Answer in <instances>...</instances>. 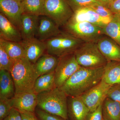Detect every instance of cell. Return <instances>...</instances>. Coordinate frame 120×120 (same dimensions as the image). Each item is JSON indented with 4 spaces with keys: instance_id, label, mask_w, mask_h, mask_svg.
Instances as JSON below:
<instances>
[{
    "instance_id": "cell-19",
    "label": "cell",
    "mask_w": 120,
    "mask_h": 120,
    "mask_svg": "<svg viewBox=\"0 0 120 120\" xmlns=\"http://www.w3.org/2000/svg\"><path fill=\"white\" fill-rule=\"evenodd\" d=\"M59 60V57L48 53L42 55L34 64L38 77L54 71Z\"/></svg>"
},
{
    "instance_id": "cell-22",
    "label": "cell",
    "mask_w": 120,
    "mask_h": 120,
    "mask_svg": "<svg viewBox=\"0 0 120 120\" xmlns=\"http://www.w3.org/2000/svg\"><path fill=\"white\" fill-rule=\"evenodd\" d=\"M0 45L4 48L14 63L25 58V50L21 42L11 41L0 38Z\"/></svg>"
},
{
    "instance_id": "cell-18",
    "label": "cell",
    "mask_w": 120,
    "mask_h": 120,
    "mask_svg": "<svg viewBox=\"0 0 120 120\" xmlns=\"http://www.w3.org/2000/svg\"><path fill=\"white\" fill-rule=\"evenodd\" d=\"M39 16L23 13L21 16L20 32L22 40L35 38Z\"/></svg>"
},
{
    "instance_id": "cell-25",
    "label": "cell",
    "mask_w": 120,
    "mask_h": 120,
    "mask_svg": "<svg viewBox=\"0 0 120 120\" xmlns=\"http://www.w3.org/2000/svg\"><path fill=\"white\" fill-rule=\"evenodd\" d=\"M103 31L105 35L120 46V15H114L110 22L103 28Z\"/></svg>"
},
{
    "instance_id": "cell-27",
    "label": "cell",
    "mask_w": 120,
    "mask_h": 120,
    "mask_svg": "<svg viewBox=\"0 0 120 120\" xmlns=\"http://www.w3.org/2000/svg\"><path fill=\"white\" fill-rule=\"evenodd\" d=\"M73 12L79 9L90 7L95 4H103L98 0H67Z\"/></svg>"
},
{
    "instance_id": "cell-29",
    "label": "cell",
    "mask_w": 120,
    "mask_h": 120,
    "mask_svg": "<svg viewBox=\"0 0 120 120\" xmlns=\"http://www.w3.org/2000/svg\"><path fill=\"white\" fill-rule=\"evenodd\" d=\"M12 108L11 98H0V120L8 116Z\"/></svg>"
},
{
    "instance_id": "cell-33",
    "label": "cell",
    "mask_w": 120,
    "mask_h": 120,
    "mask_svg": "<svg viewBox=\"0 0 120 120\" xmlns=\"http://www.w3.org/2000/svg\"><path fill=\"white\" fill-rule=\"evenodd\" d=\"M102 103L97 108V109H95L94 111L89 112L88 115L87 116L86 120H103Z\"/></svg>"
},
{
    "instance_id": "cell-24",
    "label": "cell",
    "mask_w": 120,
    "mask_h": 120,
    "mask_svg": "<svg viewBox=\"0 0 120 120\" xmlns=\"http://www.w3.org/2000/svg\"><path fill=\"white\" fill-rule=\"evenodd\" d=\"M56 87L54 71L39 76L35 82L33 90L38 94Z\"/></svg>"
},
{
    "instance_id": "cell-38",
    "label": "cell",
    "mask_w": 120,
    "mask_h": 120,
    "mask_svg": "<svg viewBox=\"0 0 120 120\" xmlns=\"http://www.w3.org/2000/svg\"><path fill=\"white\" fill-rule=\"evenodd\" d=\"M15 0L17 1L21 2L23 0Z\"/></svg>"
},
{
    "instance_id": "cell-30",
    "label": "cell",
    "mask_w": 120,
    "mask_h": 120,
    "mask_svg": "<svg viewBox=\"0 0 120 120\" xmlns=\"http://www.w3.org/2000/svg\"><path fill=\"white\" fill-rule=\"evenodd\" d=\"M90 7L94 10L100 16L103 18H112L114 15L110 9L104 5L95 4Z\"/></svg>"
},
{
    "instance_id": "cell-37",
    "label": "cell",
    "mask_w": 120,
    "mask_h": 120,
    "mask_svg": "<svg viewBox=\"0 0 120 120\" xmlns=\"http://www.w3.org/2000/svg\"><path fill=\"white\" fill-rule=\"evenodd\" d=\"M105 6L108 7L109 5L114 0H98Z\"/></svg>"
},
{
    "instance_id": "cell-39",
    "label": "cell",
    "mask_w": 120,
    "mask_h": 120,
    "mask_svg": "<svg viewBox=\"0 0 120 120\" xmlns=\"http://www.w3.org/2000/svg\"><path fill=\"white\" fill-rule=\"evenodd\" d=\"M105 120V119H103V120Z\"/></svg>"
},
{
    "instance_id": "cell-21",
    "label": "cell",
    "mask_w": 120,
    "mask_h": 120,
    "mask_svg": "<svg viewBox=\"0 0 120 120\" xmlns=\"http://www.w3.org/2000/svg\"><path fill=\"white\" fill-rule=\"evenodd\" d=\"M15 94V84L11 73L0 70V98L11 99Z\"/></svg>"
},
{
    "instance_id": "cell-13",
    "label": "cell",
    "mask_w": 120,
    "mask_h": 120,
    "mask_svg": "<svg viewBox=\"0 0 120 120\" xmlns=\"http://www.w3.org/2000/svg\"><path fill=\"white\" fill-rule=\"evenodd\" d=\"M21 43L25 50V58L34 64L46 50L45 41H40L36 38L22 40Z\"/></svg>"
},
{
    "instance_id": "cell-9",
    "label": "cell",
    "mask_w": 120,
    "mask_h": 120,
    "mask_svg": "<svg viewBox=\"0 0 120 120\" xmlns=\"http://www.w3.org/2000/svg\"><path fill=\"white\" fill-rule=\"evenodd\" d=\"M111 86L101 80L96 86L80 96L90 112L94 111L103 103Z\"/></svg>"
},
{
    "instance_id": "cell-4",
    "label": "cell",
    "mask_w": 120,
    "mask_h": 120,
    "mask_svg": "<svg viewBox=\"0 0 120 120\" xmlns=\"http://www.w3.org/2000/svg\"><path fill=\"white\" fill-rule=\"evenodd\" d=\"M47 53L60 57L74 53L84 42L67 32H61L58 35L45 41Z\"/></svg>"
},
{
    "instance_id": "cell-10",
    "label": "cell",
    "mask_w": 120,
    "mask_h": 120,
    "mask_svg": "<svg viewBox=\"0 0 120 120\" xmlns=\"http://www.w3.org/2000/svg\"><path fill=\"white\" fill-rule=\"evenodd\" d=\"M0 13L20 31L21 16L23 13L21 3L15 0H0Z\"/></svg>"
},
{
    "instance_id": "cell-11",
    "label": "cell",
    "mask_w": 120,
    "mask_h": 120,
    "mask_svg": "<svg viewBox=\"0 0 120 120\" xmlns=\"http://www.w3.org/2000/svg\"><path fill=\"white\" fill-rule=\"evenodd\" d=\"M112 19L101 17L92 8L88 7L79 9L75 11L68 22H87L103 28Z\"/></svg>"
},
{
    "instance_id": "cell-12",
    "label": "cell",
    "mask_w": 120,
    "mask_h": 120,
    "mask_svg": "<svg viewBox=\"0 0 120 120\" xmlns=\"http://www.w3.org/2000/svg\"><path fill=\"white\" fill-rule=\"evenodd\" d=\"M11 101L13 108L20 112L34 113L37 107V94L34 91L15 94Z\"/></svg>"
},
{
    "instance_id": "cell-34",
    "label": "cell",
    "mask_w": 120,
    "mask_h": 120,
    "mask_svg": "<svg viewBox=\"0 0 120 120\" xmlns=\"http://www.w3.org/2000/svg\"><path fill=\"white\" fill-rule=\"evenodd\" d=\"M3 120H22V118L20 112L12 108L8 116Z\"/></svg>"
},
{
    "instance_id": "cell-1",
    "label": "cell",
    "mask_w": 120,
    "mask_h": 120,
    "mask_svg": "<svg viewBox=\"0 0 120 120\" xmlns=\"http://www.w3.org/2000/svg\"><path fill=\"white\" fill-rule=\"evenodd\" d=\"M104 67L80 68L61 87L68 97L80 96L101 81Z\"/></svg>"
},
{
    "instance_id": "cell-5",
    "label": "cell",
    "mask_w": 120,
    "mask_h": 120,
    "mask_svg": "<svg viewBox=\"0 0 120 120\" xmlns=\"http://www.w3.org/2000/svg\"><path fill=\"white\" fill-rule=\"evenodd\" d=\"M74 54L78 64L83 68H101L105 67L107 62L95 42H83Z\"/></svg>"
},
{
    "instance_id": "cell-15",
    "label": "cell",
    "mask_w": 120,
    "mask_h": 120,
    "mask_svg": "<svg viewBox=\"0 0 120 120\" xmlns=\"http://www.w3.org/2000/svg\"><path fill=\"white\" fill-rule=\"evenodd\" d=\"M35 36L40 41H45L58 35L61 31L55 22L46 16H41Z\"/></svg>"
},
{
    "instance_id": "cell-23",
    "label": "cell",
    "mask_w": 120,
    "mask_h": 120,
    "mask_svg": "<svg viewBox=\"0 0 120 120\" xmlns=\"http://www.w3.org/2000/svg\"><path fill=\"white\" fill-rule=\"evenodd\" d=\"M103 118L105 120H120V103L106 98L102 105Z\"/></svg>"
},
{
    "instance_id": "cell-36",
    "label": "cell",
    "mask_w": 120,
    "mask_h": 120,
    "mask_svg": "<svg viewBox=\"0 0 120 120\" xmlns=\"http://www.w3.org/2000/svg\"><path fill=\"white\" fill-rule=\"evenodd\" d=\"M22 120H39L34 113L31 112H20Z\"/></svg>"
},
{
    "instance_id": "cell-32",
    "label": "cell",
    "mask_w": 120,
    "mask_h": 120,
    "mask_svg": "<svg viewBox=\"0 0 120 120\" xmlns=\"http://www.w3.org/2000/svg\"><path fill=\"white\" fill-rule=\"evenodd\" d=\"M107 97L120 103V83L111 86Z\"/></svg>"
},
{
    "instance_id": "cell-31",
    "label": "cell",
    "mask_w": 120,
    "mask_h": 120,
    "mask_svg": "<svg viewBox=\"0 0 120 120\" xmlns=\"http://www.w3.org/2000/svg\"><path fill=\"white\" fill-rule=\"evenodd\" d=\"M35 115L39 120H69L55 115L47 113L38 108L36 109Z\"/></svg>"
},
{
    "instance_id": "cell-35",
    "label": "cell",
    "mask_w": 120,
    "mask_h": 120,
    "mask_svg": "<svg viewBox=\"0 0 120 120\" xmlns=\"http://www.w3.org/2000/svg\"><path fill=\"white\" fill-rule=\"evenodd\" d=\"M108 8L114 15H120V0H114Z\"/></svg>"
},
{
    "instance_id": "cell-8",
    "label": "cell",
    "mask_w": 120,
    "mask_h": 120,
    "mask_svg": "<svg viewBox=\"0 0 120 120\" xmlns=\"http://www.w3.org/2000/svg\"><path fill=\"white\" fill-rule=\"evenodd\" d=\"M80 67L74 53L59 57L58 64L54 70L56 87H61Z\"/></svg>"
},
{
    "instance_id": "cell-26",
    "label": "cell",
    "mask_w": 120,
    "mask_h": 120,
    "mask_svg": "<svg viewBox=\"0 0 120 120\" xmlns=\"http://www.w3.org/2000/svg\"><path fill=\"white\" fill-rule=\"evenodd\" d=\"M45 0H23L21 2L23 13L39 16L44 15Z\"/></svg>"
},
{
    "instance_id": "cell-6",
    "label": "cell",
    "mask_w": 120,
    "mask_h": 120,
    "mask_svg": "<svg viewBox=\"0 0 120 120\" xmlns=\"http://www.w3.org/2000/svg\"><path fill=\"white\" fill-rule=\"evenodd\" d=\"M64 26L65 32L84 42H97L105 35L103 28L87 22H68Z\"/></svg>"
},
{
    "instance_id": "cell-16",
    "label": "cell",
    "mask_w": 120,
    "mask_h": 120,
    "mask_svg": "<svg viewBox=\"0 0 120 120\" xmlns=\"http://www.w3.org/2000/svg\"><path fill=\"white\" fill-rule=\"evenodd\" d=\"M68 116L69 120H86L90 109L80 96L68 97Z\"/></svg>"
},
{
    "instance_id": "cell-28",
    "label": "cell",
    "mask_w": 120,
    "mask_h": 120,
    "mask_svg": "<svg viewBox=\"0 0 120 120\" xmlns=\"http://www.w3.org/2000/svg\"><path fill=\"white\" fill-rule=\"evenodd\" d=\"M14 64L4 48L0 45V70L11 72Z\"/></svg>"
},
{
    "instance_id": "cell-17",
    "label": "cell",
    "mask_w": 120,
    "mask_h": 120,
    "mask_svg": "<svg viewBox=\"0 0 120 120\" xmlns=\"http://www.w3.org/2000/svg\"><path fill=\"white\" fill-rule=\"evenodd\" d=\"M0 38L15 42L22 41L20 31L1 13H0Z\"/></svg>"
},
{
    "instance_id": "cell-7",
    "label": "cell",
    "mask_w": 120,
    "mask_h": 120,
    "mask_svg": "<svg viewBox=\"0 0 120 120\" xmlns=\"http://www.w3.org/2000/svg\"><path fill=\"white\" fill-rule=\"evenodd\" d=\"M73 11L67 0H45L44 15L59 27L64 26L73 15Z\"/></svg>"
},
{
    "instance_id": "cell-2",
    "label": "cell",
    "mask_w": 120,
    "mask_h": 120,
    "mask_svg": "<svg viewBox=\"0 0 120 120\" xmlns=\"http://www.w3.org/2000/svg\"><path fill=\"white\" fill-rule=\"evenodd\" d=\"M37 107L52 115L69 120L68 116V96L60 88L56 87L37 94Z\"/></svg>"
},
{
    "instance_id": "cell-3",
    "label": "cell",
    "mask_w": 120,
    "mask_h": 120,
    "mask_svg": "<svg viewBox=\"0 0 120 120\" xmlns=\"http://www.w3.org/2000/svg\"><path fill=\"white\" fill-rule=\"evenodd\" d=\"M13 79L15 94L34 91L35 82L38 77L34 64L26 58L15 62L11 72Z\"/></svg>"
},
{
    "instance_id": "cell-14",
    "label": "cell",
    "mask_w": 120,
    "mask_h": 120,
    "mask_svg": "<svg viewBox=\"0 0 120 120\" xmlns=\"http://www.w3.org/2000/svg\"><path fill=\"white\" fill-rule=\"evenodd\" d=\"M99 49L103 56L109 61L120 62V46L115 41L105 35L97 42Z\"/></svg>"
},
{
    "instance_id": "cell-20",
    "label": "cell",
    "mask_w": 120,
    "mask_h": 120,
    "mask_svg": "<svg viewBox=\"0 0 120 120\" xmlns=\"http://www.w3.org/2000/svg\"><path fill=\"white\" fill-rule=\"evenodd\" d=\"M102 80L112 86L120 83V62L108 61L104 67Z\"/></svg>"
}]
</instances>
